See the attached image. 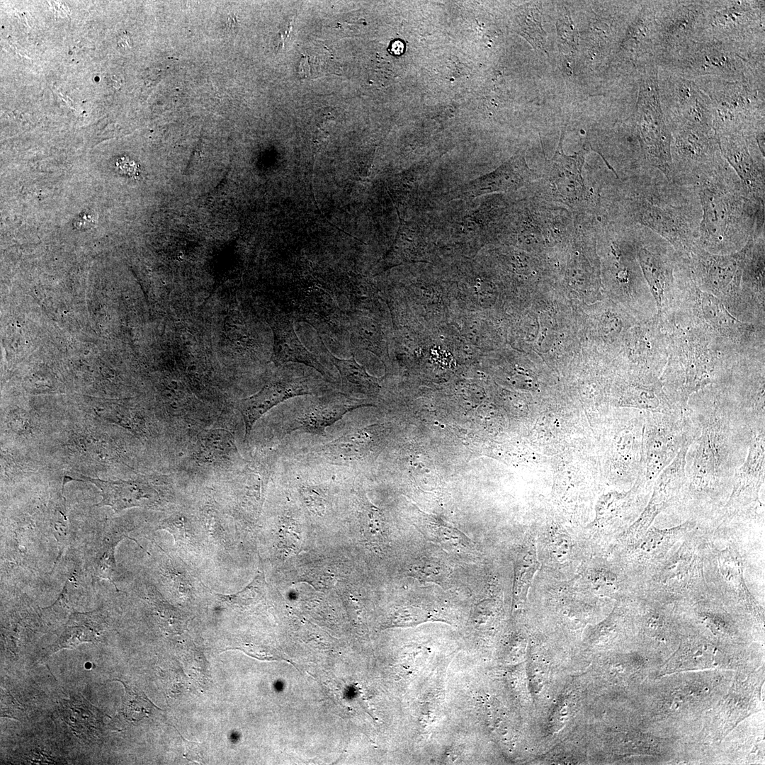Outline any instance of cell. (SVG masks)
Here are the masks:
<instances>
[{
  "label": "cell",
  "instance_id": "obj_1",
  "mask_svg": "<svg viewBox=\"0 0 765 765\" xmlns=\"http://www.w3.org/2000/svg\"><path fill=\"white\" fill-rule=\"evenodd\" d=\"M696 429L685 457V482L678 503L696 515L720 511L753 434L763 426L725 387L707 386L685 408Z\"/></svg>",
  "mask_w": 765,
  "mask_h": 765
},
{
  "label": "cell",
  "instance_id": "obj_2",
  "mask_svg": "<svg viewBox=\"0 0 765 765\" xmlns=\"http://www.w3.org/2000/svg\"><path fill=\"white\" fill-rule=\"evenodd\" d=\"M662 327L669 355L660 380L669 401L679 409H684L698 390L731 382L756 358L685 313H676Z\"/></svg>",
  "mask_w": 765,
  "mask_h": 765
},
{
  "label": "cell",
  "instance_id": "obj_3",
  "mask_svg": "<svg viewBox=\"0 0 765 765\" xmlns=\"http://www.w3.org/2000/svg\"><path fill=\"white\" fill-rule=\"evenodd\" d=\"M694 186L701 208L696 246L729 254L765 234L764 203L749 193L725 159Z\"/></svg>",
  "mask_w": 765,
  "mask_h": 765
},
{
  "label": "cell",
  "instance_id": "obj_4",
  "mask_svg": "<svg viewBox=\"0 0 765 765\" xmlns=\"http://www.w3.org/2000/svg\"><path fill=\"white\" fill-rule=\"evenodd\" d=\"M620 202L631 222L656 233L687 256L696 246L701 208L695 186L669 181L657 169L640 168Z\"/></svg>",
  "mask_w": 765,
  "mask_h": 765
},
{
  "label": "cell",
  "instance_id": "obj_5",
  "mask_svg": "<svg viewBox=\"0 0 765 765\" xmlns=\"http://www.w3.org/2000/svg\"><path fill=\"white\" fill-rule=\"evenodd\" d=\"M657 65L692 80L718 77L764 81V44L701 39L664 57Z\"/></svg>",
  "mask_w": 765,
  "mask_h": 765
},
{
  "label": "cell",
  "instance_id": "obj_6",
  "mask_svg": "<svg viewBox=\"0 0 765 765\" xmlns=\"http://www.w3.org/2000/svg\"><path fill=\"white\" fill-rule=\"evenodd\" d=\"M641 237L637 254L642 276L655 302L662 324L679 308L682 292L691 274L684 256L664 239L640 226Z\"/></svg>",
  "mask_w": 765,
  "mask_h": 765
},
{
  "label": "cell",
  "instance_id": "obj_7",
  "mask_svg": "<svg viewBox=\"0 0 765 765\" xmlns=\"http://www.w3.org/2000/svg\"><path fill=\"white\" fill-rule=\"evenodd\" d=\"M693 81L711 101L716 135L752 134L764 129V81L718 77Z\"/></svg>",
  "mask_w": 765,
  "mask_h": 765
},
{
  "label": "cell",
  "instance_id": "obj_8",
  "mask_svg": "<svg viewBox=\"0 0 765 765\" xmlns=\"http://www.w3.org/2000/svg\"><path fill=\"white\" fill-rule=\"evenodd\" d=\"M746 249L745 244L735 253L714 254L695 246L685 256L691 278L701 290L720 300L736 318L756 324L742 290Z\"/></svg>",
  "mask_w": 765,
  "mask_h": 765
},
{
  "label": "cell",
  "instance_id": "obj_9",
  "mask_svg": "<svg viewBox=\"0 0 765 765\" xmlns=\"http://www.w3.org/2000/svg\"><path fill=\"white\" fill-rule=\"evenodd\" d=\"M658 69L656 62L640 69L636 128L643 165L657 169L674 182L672 135L660 101Z\"/></svg>",
  "mask_w": 765,
  "mask_h": 765
},
{
  "label": "cell",
  "instance_id": "obj_10",
  "mask_svg": "<svg viewBox=\"0 0 765 765\" xmlns=\"http://www.w3.org/2000/svg\"><path fill=\"white\" fill-rule=\"evenodd\" d=\"M677 311L684 312L742 352L764 356V326L740 320L713 295L701 290L692 278Z\"/></svg>",
  "mask_w": 765,
  "mask_h": 765
},
{
  "label": "cell",
  "instance_id": "obj_11",
  "mask_svg": "<svg viewBox=\"0 0 765 765\" xmlns=\"http://www.w3.org/2000/svg\"><path fill=\"white\" fill-rule=\"evenodd\" d=\"M764 1H704L698 40L764 43Z\"/></svg>",
  "mask_w": 765,
  "mask_h": 765
},
{
  "label": "cell",
  "instance_id": "obj_12",
  "mask_svg": "<svg viewBox=\"0 0 765 765\" xmlns=\"http://www.w3.org/2000/svg\"><path fill=\"white\" fill-rule=\"evenodd\" d=\"M691 430L685 409L644 411L640 478L654 484L660 472L675 458Z\"/></svg>",
  "mask_w": 765,
  "mask_h": 765
},
{
  "label": "cell",
  "instance_id": "obj_13",
  "mask_svg": "<svg viewBox=\"0 0 765 765\" xmlns=\"http://www.w3.org/2000/svg\"><path fill=\"white\" fill-rule=\"evenodd\" d=\"M669 128L674 183L694 186L724 161L715 131L684 125Z\"/></svg>",
  "mask_w": 765,
  "mask_h": 765
},
{
  "label": "cell",
  "instance_id": "obj_14",
  "mask_svg": "<svg viewBox=\"0 0 765 765\" xmlns=\"http://www.w3.org/2000/svg\"><path fill=\"white\" fill-rule=\"evenodd\" d=\"M658 87L669 125L715 131L711 101L693 80L659 67Z\"/></svg>",
  "mask_w": 765,
  "mask_h": 765
},
{
  "label": "cell",
  "instance_id": "obj_15",
  "mask_svg": "<svg viewBox=\"0 0 765 765\" xmlns=\"http://www.w3.org/2000/svg\"><path fill=\"white\" fill-rule=\"evenodd\" d=\"M656 63L698 40L704 1H654Z\"/></svg>",
  "mask_w": 765,
  "mask_h": 765
},
{
  "label": "cell",
  "instance_id": "obj_16",
  "mask_svg": "<svg viewBox=\"0 0 765 765\" xmlns=\"http://www.w3.org/2000/svg\"><path fill=\"white\" fill-rule=\"evenodd\" d=\"M716 136L722 157L749 193L765 203L764 129L752 134Z\"/></svg>",
  "mask_w": 765,
  "mask_h": 765
},
{
  "label": "cell",
  "instance_id": "obj_17",
  "mask_svg": "<svg viewBox=\"0 0 765 765\" xmlns=\"http://www.w3.org/2000/svg\"><path fill=\"white\" fill-rule=\"evenodd\" d=\"M764 473L765 429H763L753 434L746 459L735 473L732 491L722 509V517L732 518L757 511L759 493L764 484Z\"/></svg>",
  "mask_w": 765,
  "mask_h": 765
},
{
  "label": "cell",
  "instance_id": "obj_18",
  "mask_svg": "<svg viewBox=\"0 0 765 765\" xmlns=\"http://www.w3.org/2000/svg\"><path fill=\"white\" fill-rule=\"evenodd\" d=\"M329 390L327 385L301 371L293 370L264 387L258 394L238 404L244 422L246 438L256 421L273 407L298 395L319 393Z\"/></svg>",
  "mask_w": 765,
  "mask_h": 765
},
{
  "label": "cell",
  "instance_id": "obj_19",
  "mask_svg": "<svg viewBox=\"0 0 765 765\" xmlns=\"http://www.w3.org/2000/svg\"><path fill=\"white\" fill-rule=\"evenodd\" d=\"M363 402L341 394L329 395L296 409L284 425L283 434L295 431L325 436L326 429L346 414L363 406Z\"/></svg>",
  "mask_w": 765,
  "mask_h": 765
},
{
  "label": "cell",
  "instance_id": "obj_20",
  "mask_svg": "<svg viewBox=\"0 0 765 765\" xmlns=\"http://www.w3.org/2000/svg\"><path fill=\"white\" fill-rule=\"evenodd\" d=\"M371 427L350 431L312 447L307 457L312 461L348 468L360 466L372 450L376 436Z\"/></svg>",
  "mask_w": 765,
  "mask_h": 765
},
{
  "label": "cell",
  "instance_id": "obj_21",
  "mask_svg": "<svg viewBox=\"0 0 765 765\" xmlns=\"http://www.w3.org/2000/svg\"><path fill=\"white\" fill-rule=\"evenodd\" d=\"M562 135L553 158L548 163V176L557 196L568 203L574 204L584 198L586 188L582 176L586 149L572 156H567L562 149Z\"/></svg>",
  "mask_w": 765,
  "mask_h": 765
},
{
  "label": "cell",
  "instance_id": "obj_22",
  "mask_svg": "<svg viewBox=\"0 0 765 765\" xmlns=\"http://www.w3.org/2000/svg\"><path fill=\"white\" fill-rule=\"evenodd\" d=\"M746 246L742 290L756 322L764 324L765 234L750 239Z\"/></svg>",
  "mask_w": 765,
  "mask_h": 765
},
{
  "label": "cell",
  "instance_id": "obj_23",
  "mask_svg": "<svg viewBox=\"0 0 765 765\" xmlns=\"http://www.w3.org/2000/svg\"><path fill=\"white\" fill-rule=\"evenodd\" d=\"M533 178L532 171L521 155H516L492 172L485 174L463 186L459 196L473 198L484 194L516 191Z\"/></svg>",
  "mask_w": 765,
  "mask_h": 765
},
{
  "label": "cell",
  "instance_id": "obj_24",
  "mask_svg": "<svg viewBox=\"0 0 765 765\" xmlns=\"http://www.w3.org/2000/svg\"><path fill=\"white\" fill-rule=\"evenodd\" d=\"M81 477L99 489L102 499L96 505L98 506H109L115 511H120L134 506H150L158 498L157 491L144 482Z\"/></svg>",
  "mask_w": 765,
  "mask_h": 765
},
{
  "label": "cell",
  "instance_id": "obj_25",
  "mask_svg": "<svg viewBox=\"0 0 765 765\" xmlns=\"http://www.w3.org/2000/svg\"><path fill=\"white\" fill-rule=\"evenodd\" d=\"M540 565L535 536L528 533L514 562L512 601L515 608L525 604L534 575Z\"/></svg>",
  "mask_w": 765,
  "mask_h": 765
},
{
  "label": "cell",
  "instance_id": "obj_26",
  "mask_svg": "<svg viewBox=\"0 0 765 765\" xmlns=\"http://www.w3.org/2000/svg\"><path fill=\"white\" fill-rule=\"evenodd\" d=\"M101 620L93 613L72 614L60 638L62 647H71L82 642H94L100 635Z\"/></svg>",
  "mask_w": 765,
  "mask_h": 765
},
{
  "label": "cell",
  "instance_id": "obj_27",
  "mask_svg": "<svg viewBox=\"0 0 765 765\" xmlns=\"http://www.w3.org/2000/svg\"><path fill=\"white\" fill-rule=\"evenodd\" d=\"M200 457L207 462L230 460L238 453L232 435L227 430L211 429L198 436Z\"/></svg>",
  "mask_w": 765,
  "mask_h": 765
},
{
  "label": "cell",
  "instance_id": "obj_28",
  "mask_svg": "<svg viewBox=\"0 0 765 765\" xmlns=\"http://www.w3.org/2000/svg\"><path fill=\"white\" fill-rule=\"evenodd\" d=\"M124 534L118 531L105 533L95 545L94 549L93 567L99 577L113 582L115 568V548ZM114 584V583H113Z\"/></svg>",
  "mask_w": 765,
  "mask_h": 765
},
{
  "label": "cell",
  "instance_id": "obj_29",
  "mask_svg": "<svg viewBox=\"0 0 765 765\" xmlns=\"http://www.w3.org/2000/svg\"><path fill=\"white\" fill-rule=\"evenodd\" d=\"M545 533V550L552 562L565 565L573 555V543L568 533L559 528H550Z\"/></svg>",
  "mask_w": 765,
  "mask_h": 765
},
{
  "label": "cell",
  "instance_id": "obj_30",
  "mask_svg": "<svg viewBox=\"0 0 765 765\" xmlns=\"http://www.w3.org/2000/svg\"><path fill=\"white\" fill-rule=\"evenodd\" d=\"M84 700L65 701L62 703L64 716L68 719L67 723L76 730H85L97 728L99 718L95 708Z\"/></svg>",
  "mask_w": 765,
  "mask_h": 765
},
{
  "label": "cell",
  "instance_id": "obj_31",
  "mask_svg": "<svg viewBox=\"0 0 765 765\" xmlns=\"http://www.w3.org/2000/svg\"><path fill=\"white\" fill-rule=\"evenodd\" d=\"M118 681L123 683L125 691L122 703V713L124 717L131 722H139L149 717L153 709L156 708L155 706L144 693H137L125 682Z\"/></svg>",
  "mask_w": 765,
  "mask_h": 765
},
{
  "label": "cell",
  "instance_id": "obj_32",
  "mask_svg": "<svg viewBox=\"0 0 765 765\" xmlns=\"http://www.w3.org/2000/svg\"><path fill=\"white\" fill-rule=\"evenodd\" d=\"M521 30L523 35L538 49L544 50L543 30L541 27L539 11L536 8H529L526 14L521 17Z\"/></svg>",
  "mask_w": 765,
  "mask_h": 765
},
{
  "label": "cell",
  "instance_id": "obj_33",
  "mask_svg": "<svg viewBox=\"0 0 765 765\" xmlns=\"http://www.w3.org/2000/svg\"><path fill=\"white\" fill-rule=\"evenodd\" d=\"M589 579L593 589L597 592H608L613 588L616 581L614 574L604 568L591 570Z\"/></svg>",
  "mask_w": 765,
  "mask_h": 765
}]
</instances>
